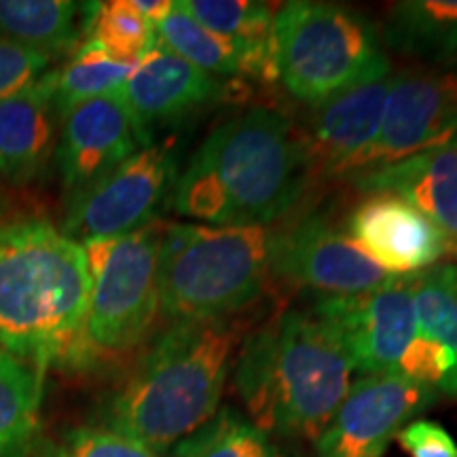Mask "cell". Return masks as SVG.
I'll use <instances>...</instances> for the list:
<instances>
[{"label":"cell","mask_w":457,"mask_h":457,"mask_svg":"<svg viewBox=\"0 0 457 457\" xmlns=\"http://www.w3.org/2000/svg\"><path fill=\"white\" fill-rule=\"evenodd\" d=\"M312 176L303 131L253 106L210 131L171 188V208L214 227H267L293 210Z\"/></svg>","instance_id":"1"},{"label":"cell","mask_w":457,"mask_h":457,"mask_svg":"<svg viewBox=\"0 0 457 457\" xmlns=\"http://www.w3.org/2000/svg\"><path fill=\"white\" fill-rule=\"evenodd\" d=\"M91 276L83 245L43 219L0 227V350L77 367Z\"/></svg>","instance_id":"2"},{"label":"cell","mask_w":457,"mask_h":457,"mask_svg":"<svg viewBox=\"0 0 457 457\" xmlns=\"http://www.w3.org/2000/svg\"><path fill=\"white\" fill-rule=\"evenodd\" d=\"M353 367L316 313L284 310L245 337L236 387L250 421L284 438H320L350 392Z\"/></svg>","instance_id":"3"},{"label":"cell","mask_w":457,"mask_h":457,"mask_svg":"<svg viewBox=\"0 0 457 457\" xmlns=\"http://www.w3.org/2000/svg\"><path fill=\"white\" fill-rule=\"evenodd\" d=\"M244 322H171L106 409L108 430L155 453L176 447L216 415Z\"/></svg>","instance_id":"4"},{"label":"cell","mask_w":457,"mask_h":457,"mask_svg":"<svg viewBox=\"0 0 457 457\" xmlns=\"http://www.w3.org/2000/svg\"><path fill=\"white\" fill-rule=\"evenodd\" d=\"M267 227L165 222L159 245V312L170 322L231 318L270 279Z\"/></svg>","instance_id":"5"},{"label":"cell","mask_w":457,"mask_h":457,"mask_svg":"<svg viewBox=\"0 0 457 457\" xmlns=\"http://www.w3.org/2000/svg\"><path fill=\"white\" fill-rule=\"evenodd\" d=\"M276 66L288 94L313 106L392 71L370 21L316 0H293L276 11Z\"/></svg>","instance_id":"6"},{"label":"cell","mask_w":457,"mask_h":457,"mask_svg":"<svg viewBox=\"0 0 457 457\" xmlns=\"http://www.w3.org/2000/svg\"><path fill=\"white\" fill-rule=\"evenodd\" d=\"M165 222L114 237L108 259L91 273L77 367L117 358L145 339L159 312V245Z\"/></svg>","instance_id":"7"},{"label":"cell","mask_w":457,"mask_h":457,"mask_svg":"<svg viewBox=\"0 0 457 457\" xmlns=\"http://www.w3.org/2000/svg\"><path fill=\"white\" fill-rule=\"evenodd\" d=\"M179 179L170 142L142 146L111 174L68 202L62 233L74 242L119 237L155 220L157 208Z\"/></svg>","instance_id":"8"},{"label":"cell","mask_w":457,"mask_h":457,"mask_svg":"<svg viewBox=\"0 0 457 457\" xmlns=\"http://www.w3.org/2000/svg\"><path fill=\"white\" fill-rule=\"evenodd\" d=\"M451 142H457V72H398L379 134L347 165L345 174L384 168Z\"/></svg>","instance_id":"9"},{"label":"cell","mask_w":457,"mask_h":457,"mask_svg":"<svg viewBox=\"0 0 457 457\" xmlns=\"http://www.w3.org/2000/svg\"><path fill=\"white\" fill-rule=\"evenodd\" d=\"M312 312L339 337L353 370L364 377L396 373L420 333L413 276H396L364 295L318 299Z\"/></svg>","instance_id":"10"},{"label":"cell","mask_w":457,"mask_h":457,"mask_svg":"<svg viewBox=\"0 0 457 457\" xmlns=\"http://www.w3.org/2000/svg\"><path fill=\"white\" fill-rule=\"evenodd\" d=\"M270 273L320 299L364 295L396 278L324 216H307L271 236Z\"/></svg>","instance_id":"11"},{"label":"cell","mask_w":457,"mask_h":457,"mask_svg":"<svg viewBox=\"0 0 457 457\" xmlns=\"http://www.w3.org/2000/svg\"><path fill=\"white\" fill-rule=\"evenodd\" d=\"M434 398V387L398 373L362 377L320 434L316 457H381L394 436Z\"/></svg>","instance_id":"12"},{"label":"cell","mask_w":457,"mask_h":457,"mask_svg":"<svg viewBox=\"0 0 457 457\" xmlns=\"http://www.w3.org/2000/svg\"><path fill=\"white\" fill-rule=\"evenodd\" d=\"M142 146H148V142L131 121L119 91L72 108L62 121L54 155L68 202Z\"/></svg>","instance_id":"13"},{"label":"cell","mask_w":457,"mask_h":457,"mask_svg":"<svg viewBox=\"0 0 457 457\" xmlns=\"http://www.w3.org/2000/svg\"><path fill=\"white\" fill-rule=\"evenodd\" d=\"M353 244L392 276H415L449 254L447 237L407 199L367 193L347 219Z\"/></svg>","instance_id":"14"},{"label":"cell","mask_w":457,"mask_h":457,"mask_svg":"<svg viewBox=\"0 0 457 457\" xmlns=\"http://www.w3.org/2000/svg\"><path fill=\"white\" fill-rule=\"evenodd\" d=\"M231 91V85L222 79L199 71L157 43L136 64L119 96L131 121L151 142L155 125L174 123L199 108L227 100Z\"/></svg>","instance_id":"15"},{"label":"cell","mask_w":457,"mask_h":457,"mask_svg":"<svg viewBox=\"0 0 457 457\" xmlns=\"http://www.w3.org/2000/svg\"><path fill=\"white\" fill-rule=\"evenodd\" d=\"M392 71L373 74L316 106L303 134L312 174H345L347 165L379 134L394 83Z\"/></svg>","instance_id":"16"},{"label":"cell","mask_w":457,"mask_h":457,"mask_svg":"<svg viewBox=\"0 0 457 457\" xmlns=\"http://www.w3.org/2000/svg\"><path fill=\"white\" fill-rule=\"evenodd\" d=\"M364 193H392L413 204L457 254V142L352 176Z\"/></svg>","instance_id":"17"},{"label":"cell","mask_w":457,"mask_h":457,"mask_svg":"<svg viewBox=\"0 0 457 457\" xmlns=\"http://www.w3.org/2000/svg\"><path fill=\"white\" fill-rule=\"evenodd\" d=\"M60 129L47 72L0 102V174L20 185L38 179L55 155Z\"/></svg>","instance_id":"18"},{"label":"cell","mask_w":457,"mask_h":457,"mask_svg":"<svg viewBox=\"0 0 457 457\" xmlns=\"http://www.w3.org/2000/svg\"><path fill=\"white\" fill-rule=\"evenodd\" d=\"M182 9L237 51L242 72L259 81H278L276 11L253 0H180Z\"/></svg>","instance_id":"19"},{"label":"cell","mask_w":457,"mask_h":457,"mask_svg":"<svg viewBox=\"0 0 457 457\" xmlns=\"http://www.w3.org/2000/svg\"><path fill=\"white\" fill-rule=\"evenodd\" d=\"M384 38L400 54L457 66V0H404L387 11Z\"/></svg>","instance_id":"20"},{"label":"cell","mask_w":457,"mask_h":457,"mask_svg":"<svg viewBox=\"0 0 457 457\" xmlns=\"http://www.w3.org/2000/svg\"><path fill=\"white\" fill-rule=\"evenodd\" d=\"M43 373L0 350V457H30L38 434Z\"/></svg>","instance_id":"21"},{"label":"cell","mask_w":457,"mask_h":457,"mask_svg":"<svg viewBox=\"0 0 457 457\" xmlns=\"http://www.w3.org/2000/svg\"><path fill=\"white\" fill-rule=\"evenodd\" d=\"M87 4L68 0H0V37L54 55L81 37Z\"/></svg>","instance_id":"22"},{"label":"cell","mask_w":457,"mask_h":457,"mask_svg":"<svg viewBox=\"0 0 457 457\" xmlns=\"http://www.w3.org/2000/svg\"><path fill=\"white\" fill-rule=\"evenodd\" d=\"M134 68L112 60L94 41L85 38V43L74 51L72 60L60 71L51 72V94L62 121L79 104L121 89Z\"/></svg>","instance_id":"23"},{"label":"cell","mask_w":457,"mask_h":457,"mask_svg":"<svg viewBox=\"0 0 457 457\" xmlns=\"http://www.w3.org/2000/svg\"><path fill=\"white\" fill-rule=\"evenodd\" d=\"M413 301L420 333L453 353L455 367L441 390L457 398V265H434L413 276Z\"/></svg>","instance_id":"24"},{"label":"cell","mask_w":457,"mask_h":457,"mask_svg":"<svg viewBox=\"0 0 457 457\" xmlns=\"http://www.w3.org/2000/svg\"><path fill=\"white\" fill-rule=\"evenodd\" d=\"M155 34L162 47L180 55L182 60L197 66L199 71L219 79L244 77L237 51L225 38L216 37L214 32L199 24L195 17L188 15L182 9L180 0L171 3L168 15L155 26Z\"/></svg>","instance_id":"25"},{"label":"cell","mask_w":457,"mask_h":457,"mask_svg":"<svg viewBox=\"0 0 457 457\" xmlns=\"http://www.w3.org/2000/svg\"><path fill=\"white\" fill-rule=\"evenodd\" d=\"M174 457H282L271 436L233 407L216 411L208 424L176 445Z\"/></svg>","instance_id":"26"},{"label":"cell","mask_w":457,"mask_h":457,"mask_svg":"<svg viewBox=\"0 0 457 457\" xmlns=\"http://www.w3.org/2000/svg\"><path fill=\"white\" fill-rule=\"evenodd\" d=\"M85 34L112 60L131 66L157 45L155 26L134 7V0L91 3Z\"/></svg>","instance_id":"27"},{"label":"cell","mask_w":457,"mask_h":457,"mask_svg":"<svg viewBox=\"0 0 457 457\" xmlns=\"http://www.w3.org/2000/svg\"><path fill=\"white\" fill-rule=\"evenodd\" d=\"M453 367L455 358L447 347L434 341L432 337L417 333L413 343L404 352L403 360H400L396 373L415 381V384L430 386L436 390L447 379Z\"/></svg>","instance_id":"28"},{"label":"cell","mask_w":457,"mask_h":457,"mask_svg":"<svg viewBox=\"0 0 457 457\" xmlns=\"http://www.w3.org/2000/svg\"><path fill=\"white\" fill-rule=\"evenodd\" d=\"M49 64L51 55L45 51L0 37V102L38 81Z\"/></svg>","instance_id":"29"},{"label":"cell","mask_w":457,"mask_h":457,"mask_svg":"<svg viewBox=\"0 0 457 457\" xmlns=\"http://www.w3.org/2000/svg\"><path fill=\"white\" fill-rule=\"evenodd\" d=\"M57 457H162L138 441L98 428L74 430Z\"/></svg>","instance_id":"30"},{"label":"cell","mask_w":457,"mask_h":457,"mask_svg":"<svg viewBox=\"0 0 457 457\" xmlns=\"http://www.w3.org/2000/svg\"><path fill=\"white\" fill-rule=\"evenodd\" d=\"M396 438L411 457H457V443L438 421H409Z\"/></svg>","instance_id":"31"},{"label":"cell","mask_w":457,"mask_h":457,"mask_svg":"<svg viewBox=\"0 0 457 457\" xmlns=\"http://www.w3.org/2000/svg\"><path fill=\"white\" fill-rule=\"evenodd\" d=\"M134 7L138 9L153 26H157L171 9V0H134Z\"/></svg>","instance_id":"32"}]
</instances>
